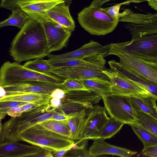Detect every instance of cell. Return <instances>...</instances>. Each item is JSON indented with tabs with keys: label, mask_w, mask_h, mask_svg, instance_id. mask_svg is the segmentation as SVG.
Segmentation results:
<instances>
[{
	"label": "cell",
	"mask_w": 157,
	"mask_h": 157,
	"mask_svg": "<svg viewBox=\"0 0 157 157\" xmlns=\"http://www.w3.org/2000/svg\"><path fill=\"white\" fill-rule=\"evenodd\" d=\"M9 52L19 63L47 56L46 38L40 23L30 17L13 40Z\"/></svg>",
	"instance_id": "1"
},
{
	"label": "cell",
	"mask_w": 157,
	"mask_h": 157,
	"mask_svg": "<svg viewBox=\"0 0 157 157\" xmlns=\"http://www.w3.org/2000/svg\"><path fill=\"white\" fill-rule=\"evenodd\" d=\"M56 109L49 103L23 112L20 116L11 117L3 124L0 123V144L19 141L20 135L37 124L49 120Z\"/></svg>",
	"instance_id": "2"
},
{
	"label": "cell",
	"mask_w": 157,
	"mask_h": 157,
	"mask_svg": "<svg viewBox=\"0 0 157 157\" xmlns=\"http://www.w3.org/2000/svg\"><path fill=\"white\" fill-rule=\"evenodd\" d=\"M65 79L52 74L33 71L16 62L6 61L0 69V86L2 88L24 81L62 83Z\"/></svg>",
	"instance_id": "3"
},
{
	"label": "cell",
	"mask_w": 157,
	"mask_h": 157,
	"mask_svg": "<svg viewBox=\"0 0 157 157\" xmlns=\"http://www.w3.org/2000/svg\"><path fill=\"white\" fill-rule=\"evenodd\" d=\"M19 141H25L54 152L75 143L74 141L46 129L39 124L22 133L19 136Z\"/></svg>",
	"instance_id": "4"
},
{
	"label": "cell",
	"mask_w": 157,
	"mask_h": 157,
	"mask_svg": "<svg viewBox=\"0 0 157 157\" xmlns=\"http://www.w3.org/2000/svg\"><path fill=\"white\" fill-rule=\"evenodd\" d=\"M80 25L92 35H105L111 33L117 27L118 20L112 18L101 8L90 5L84 8L78 14Z\"/></svg>",
	"instance_id": "5"
},
{
	"label": "cell",
	"mask_w": 157,
	"mask_h": 157,
	"mask_svg": "<svg viewBox=\"0 0 157 157\" xmlns=\"http://www.w3.org/2000/svg\"><path fill=\"white\" fill-rule=\"evenodd\" d=\"M118 56L124 68L132 74L143 78L157 86V63L146 61L112 46L108 55Z\"/></svg>",
	"instance_id": "6"
},
{
	"label": "cell",
	"mask_w": 157,
	"mask_h": 157,
	"mask_svg": "<svg viewBox=\"0 0 157 157\" xmlns=\"http://www.w3.org/2000/svg\"><path fill=\"white\" fill-rule=\"evenodd\" d=\"M119 22H127L124 27L132 38L157 33V12L146 14L134 13L130 9H124L120 13Z\"/></svg>",
	"instance_id": "7"
},
{
	"label": "cell",
	"mask_w": 157,
	"mask_h": 157,
	"mask_svg": "<svg viewBox=\"0 0 157 157\" xmlns=\"http://www.w3.org/2000/svg\"><path fill=\"white\" fill-rule=\"evenodd\" d=\"M111 44L140 59L157 63V33L132 38L129 41Z\"/></svg>",
	"instance_id": "8"
},
{
	"label": "cell",
	"mask_w": 157,
	"mask_h": 157,
	"mask_svg": "<svg viewBox=\"0 0 157 157\" xmlns=\"http://www.w3.org/2000/svg\"><path fill=\"white\" fill-rule=\"evenodd\" d=\"M101 99V96L90 91L67 90L61 105L56 109L70 116L92 108Z\"/></svg>",
	"instance_id": "9"
},
{
	"label": "cell",
	"mask_w": 157,
	"mask_h": 157,
	"mask_svg": "<svg viewBox=\"0 0 157 157\" xmlns=\"http://www.w3.org/2000/svg\"><path fill=\"white\" fill-rule=\"evenodd\" d=\"M102 99L110 118L124 124H135V112L128 96L110 94L102 97Z\"/></svg>",
	"instance_id": "10"
},
{
	"label": "cell",
	"mask_w": 157,
	"mask_h": 157,
	"mask_svg": "<svg viewBox=\"0 0 157 157\" xmlns=\"http://www.w3.org/2000/svg\"><path fill=\"white\" fill-rule=\"evenodd\" d=\"M110 118L105 107L95 104L86 110L85 120L77 140L81 142L98 139L100 132Z\"/></svg>",
	"instance_id": "11"
},
{
	"label": "cell",
	"mask_w": 157,
	"mask_h": 157,
	"mask_svg": "<svg viewBox=\"0 0 157 157\" xmlns=\"http://www.w3.org/2000/svg\"><path fill=\"white\" fill-rule=\"evenodd\" d=\"M35 20L40 23L44 29L49 55L67 46L71 32L58 23L41 19Z\"/></svg>",
	"instance_id": "12"
},
{
	"label": "cell",
	"mask_w": 157,
	"mask_h": 157,
	"mask_svg": "<svg viewBox=\"0 0 157 157\" xmlns=\"http://www.w3.org/2000/svg\"><path fill=\"white\" fill-rule=\"evenodd\" d=\"M102 72L108 77L112 85L111 94L126 96L153 95L134 81L111 69Z\"/></svg>",
	"instance_id": "13"
},
{
	"label": "cell",
	"mask_w": 157,
	"mask_h": 157,
	"mask_svg": "<svg viewBox=\"0 0 157 157\" xmlns=\"http://www.w3.org/2000/svg\"><path fill=\"white\" fill-rule=\"evenodd\" d=\"M69 5L63 1L47 11L38 13H26L30 17L58 23L72 32L75 30V25L70 13Z\"/></svg>",
	"instance_id": "14"
},
{
	"label": "cell",
	"mask_w": 157,
	"mask_h": 157,
	"mask_svg": "<svg viewBox=\"0 0 157 157\" xmlns=\"http://www.w3.org/2000/svg\"><path fill=\"white\" fill-rule=\"evenodd\" d=\"M110 44L103 46L98 42L91 40L79 48L74 51L59 55L49 54L47 57L49 62L74 59H84L94 55L102 53L108 55Z\"/></svg>",
	"instance_id": "15"
},
{
	"label": "cell",
	"mask_w": 157,
	"mask_h": 157,
	"mask_svg": "<svg viewBox=\"0 0 157 157\" xmlns=\"http://www.w3.org/2000/svg\"><path fill=\"white\" fill-rule=\"evenodd\" d=\"M62 83L27 81L6 86L3 88L5 90L6 94L28 93L51 94L53 91L57 88L67 91Z\"/></svg>",
	"instance_id": "16"
},
{
	"label": "cell",
	"mask_w": 157,
	"mask_h": 157,
	"mask_svg": "<svg viewBox=\"0 0 157 157\" xmlns=\"http://www.w3.org/2000/svg\"><path fill=\"white\" fill-rule=\"evenodd\" d=\"M51 73L64 78L79 80L98 78L109 81L102 71L93 69L82 67L53 68Z\"/></svg>",
	"instance_id": "17"
},
{
	"label": "cell",
	"mask_w": 157,
	"mask_h": 157,
	"mask_svg": "<svg viewBox=\"0 0 157 157\" xmlns=\"http://www.w3.org/2000/svg\"><path fill=\"white\" fill-rule=\"evenodd\" d=\"M104 139L98 138L94 140L88 151L90 156L108 155L122 157H130L137 153V152L109 144Z\"/></svg>",
	"instance_id": "18"
},
{
	"label": "cell",
	"mask_w": 157,
	"mask_h": 157,
	"mask_svg": "<svg viewBox=\"0 0 157 157\" xmlns=\"http://www.w3.org/2000/svg\"><path fill=\"white\" fill-rule=\"evenodd\" d=\"M42 148L35 145H28L17 141L6 142L0 144L1 157H30Z\"/></svg>",
	"instance_id": "19"
},
{
	"label": "cell",
	"mask_w": 157,
	"mask_h": 157,
	"mask_svg": "<svg viewBox=\"0 0 157 157\" xmlns=\"http://www.w3.org/2000/svg\"><path fill=\"white\" fill-rule=\"evenodd\" d=\"M128 96L134 111L143 112L157 120V97L153 95Z\"/></svg>",
	"instance_id": "20"
},
{
	"label": "cell",
	"mask_w": 157,
	"mask_h": 157,
	"mask_svg": "<svg viewBox=\"0 0 157 157\" xmlns=\"http://www.w3.org/2000/svg\"><path fill=\"white\" fill-rule=\"evenodd\" d=\"M51 94L35 93H18L6 94L0 98V102L14 101L26 103H37L45 105L49 103Z\"/></svg>",
	"instance_id": "21"
},
{
	"label": "cell",
	"mask_w": 157,
	"mask_h": 157,
	"mask_svg": "<svg viewBox=\"0 0 157 157\" xmlns=\"http://www.w3.org/2000/svg\"><path fill=\"white\" fill-rule=\"evenodd\" d=\"M110 69L135 81L143 87L148 92L157 97V86L153 83L136 76L125 69L120 62L115 60L108 62Z\"/></svg>",
	"instance_id": "22"
},
{
	"label": "cell",
	"mask_w": 157,
	"mask_h": 157,
	"mask_svg": "<svg viewBox=\"0 0 157 157\" xmlns=\"http://www.w3.org/2000/svg\"><path fill=\"white\" fill-rule=\"evenodd\" d=\"M80 80L89 90L102 97L111 94L112 85L109 81L98 78Z\"/></svg>",
	"instance_id": "23"
},
{
	"label": "cell",
	"mask_w": 157,
	"mask_h": 157,
	"mask_svg": "<svg viewBox=\"0 0 157 157\" xmlns=\"http://www.w3.org/2000/svg\"><path fill=\"white\" fill-rule=\"evenodd\" d=\"M8 18L1 22L0 27L13 26L21 29L30 18L29 15L20 7L13 9Z\"/></svg>",
	"instance_id": "24"
},
{
	"label": "cell",
	"mask_w": 157,
	"mask_h": 157,
	"mask_svg": "<svg viewBox=\"0 0 157 157\" xmlns=\"http://www.w3.org/2000/svg\"><path fill=\"white\" fill-rule=\"evenodd\" d=\"M39 124L63 137L73 140L67 120L63 121L48 120Z\"/></svg>",
	"instance_id": "25"
},
{
	"label": "cell",
	"mask_w": 157,
	"mask_h": 157,
	"mask_svg": "<svg viewBox=\"0 0 157 157\" xmlns=\"http://www.w3.org/2000/svg\"><path fill=\"white\" fill-rule=\"evenodd\" d=\"M53 68L82 67L90 69L103 71L105 66L92 63L85 59H74L50 62Z\"/></svg>",
	"instance_id": "26"
},
{
	"label": "cell",
	"mask_w": 157,
	"mask_h": 157,
	"mask_svg": "<svg viewBox=\"0 0 157 157\" xmlns=\"http://www.w3.org/2000/svg\"><path fill=\"white\" fill-rule=\"evenodd\" d=\"M63 1H64V0L40 1L23 4L18 7H20L26 12L38 13L48 10L57 4Z\"/></svg>",
	"instance_id": "27"
},
{
	"label": "cell",
	"mask_w": 157,
	"mask_h": 157,
	"mask_svg": "<svg viewBox=\"0 0 157 157\" xmlns=\"http://www.w3.org/2000/svg\"><path fill=\"white\" fill-rule=\"evenodd\" d=\"M86 110H83L70 115L67 120L73 140H77L83 125L86 117Z\"/></svg>",
	"instance_id": "28"
},
{
	"label": "cell",
	"mask_w": 157,
	"mask_h": 157,
	"mask_svg": "<svg viewBox=\"0 0 157 157\" xmlns=\"http://www.w3.org/2000/svg\"><path fill=\"white\" fill-rule=\"evenodd\" d=\"M135 111V124L143 128L157 136V120L143 112Z\"/></svg>",
	"instance_id": "29"
},
{
	"label": "cell",
	"mask_w": 157,
	"mask_h": 157,
	"mask_svg": "<svg viewBox=\"0 0 157 157\" xmlns=\"http://www.w3.org/2000/svg\"><path fill=\"white\" fill-rule=\"evenodd\" d=\"M143 144L144 148L157 145V136L143 128L135 124L130 125Z\"/></svg>",
	"instance_id": "30"
},
{
	"label": "cell",
	"mask_w": 157,
	"mask_h": 157,
	"mask_svg": "<svg viewBox=\"0 0 157 157\" xmlns=\"http://www.w3.org/2000/svg\"><path fill=\"white\" fill-rule=\"evenodd\" d=\"M124 124V123L110 117L100 132L98 139L105 140L111 138L121 129Z\"/></svg>",
	"instance_id": "31"
},
{
	"label": "cell",
	"mask_w": 157,
	"mask_h": 157,
	"mask_svg": "<svg viewBox=\"0 0 157 157\" xmlns=\"http://www.w3.org/2000/svg\"><path fill=\"white\" fill-rule=\"evenodd\" d=\"M23 65L33 71L42 73H51V71L53 68L47 60L43 58L29 60L26 62Z\"/></svg>",
	"instance_id": "32"
},
{
	"label": "cell",
	"mask_w": 157,
	"mask_h": 157,
	"mask_svg": "<svg viewBox=\"0 0 157 157\" xmlns=\"http://www.w3.org/2000/svg\"><path fill=\"white\" fill-rule=\"evenodd\" d=\"M42 0H1L0 6L11 11L22 4ZM64 0L66 3L70 5L73 0Z\"/></svg>",
	"instance_id": "33"
},
{
	"label": "cell",
	"mask_w": 157,
	"mask_h": 157,
	"mask_svg": "<svg viewBox=\"0 0 157 157\" xmlns=\"http://www.w3.org/2000/svg\"><path fill=\"white\" fill-rule=\"evenodd\" d=\"M66 90H82L89 91L79 80L65 79L62 83Z\"/></svg>",
	"instance_id": "34"
},
{
	"label": "cell",
	"mask_w": 157,
	"mask_h": 157,
	"mask_svg": "<svg viewBox=\"0 0 157 157\" xmlns=\"http://www.w3.org/2000/svg\"><path fill=\"white\" fill-rule=\"evenodd\" d=\"M131 2H136V1L129 0L116 5L106 8H101V9L105 12L113 19L118 20L120 14L119 12L121 6L124 4Z\"/></svg>",
	"instance_id": "35"
},
{
	"label": "cell",
	"mask_w": 157,
	"mask_h": 157,
	"mask_svg": "<svg viewBox=\"0 0 157 157\" xmlns=\"http://www.w3.org/2000/svg\"><path fill=\"white\" fill-rule=\"evenodd\" d=\"M23 106L8 109H0V113L8 115L11 117H18L21 115L24 112Z\"/></svg>",
	"instance_id": "36"
},
{
	"label": "cell",
	"mask_w": 157,
	"mask_h": 157,
	"mask_svg": "<svg viewBox=\"0 0 157 157\" xmlns=\"http://www.w3.org/2000/svg\"><path fill=\"white\" fill-rule=\"evenodd\" d=\"M138 157H157V145L144 148Z\"/></svg>",
	"instance_id": "37"
},
{
	"label": "cell",
	"mask_w": 157,
	"mask_h": 157,
	"mask_svg": "<svg viewBox=\"0 0 157 157\" xmlns=\"http://www.w3.org/2000/svg\"><path fill=\"white\" fill-rule=\"evenodd\" d=\"M27 103L26 102L9 101L0 102V109H8L17 106L23 105Z\"/></svg>",
	"instance_id": "38"
},
{
	"label": "cell",
	"mask_w": 157,
	"mask_h": 157,
	"mask_svg": "<svg viewBox=\"0 0 157 157\" xmlns=\"http://www.w3.org/2000/svg\"><path fill=\"white\" fill-rule=\"evenodd\" d=\"M70 117L69 115L56 109L53 115L49 120L63 121L67 120Z\"/></svg>",
	"instance_id": "39"
},
{
	"label": "cell",
	"mask_w": 157,
	"mask_h": 157,
	"mask_svg": "<svg viewBox=\"0 0 157 157\" xmlns=\"http://www.w3.org/2000/svg\"><path fill=\"white\" fill-rule=\"evenodd\" d=\"M76 146V144L73 143L71 145L56 152H53V157H63L69 151Z\"/></svg>",
	"instance_id": "40"
},
{
	"label": "cell",
	"mask_w": 157,
	"mask_h": 157,
	"mask_svg": "<svg viewBox=\"0 0 157 157\" xmlns=\"http://www.w3.org/2000/svg\"><path fill=\"white\" fill-rule=\"evenodd\" d=\"M53 152L43 148L30 157H53Z\"/></svg>",
	"instance_id": "41"
},
{
	"label": "cell",
	"mask_w": 157,
	"mask_h": 157,
	"mask_svg": "<svg viewBox=\"0 0 157 157\" xmlns=\"http://www.w3.org/2000/svg\"><path fill=\"white\" fill-rule=\"evenodd\" d=\"M66 91L60 88H57L53 91L51 95L52 97H55L61 100L64 98Z\"/></svg>",
	"instance_id": "42"
},
{
	"label": "cell",
	"mask_w": 157,
	"mask_h": 157,
	"mask_svg": "<svg viewBox=\"0 0 157 157\" xmlns=\"http://www.w3.org/2000/svg\"><path fill=\"white\" fill-rule=\"evenodd\" d=\"M43 105H44L39 103H28L23 105L22 107L24 112L35 109Z\"/></svg>",
	"instance_id": "43"
},
{
	"label": "cell",
	"mask_w": 157,
	"mask_h": 157,
	"mask_svg": "<svg viewBox=\"0 0 157 157\" xmlns=\"http://www.w3.org/2000/svg\"><path fill=\"white\" fill-rule=\"evenodd\" d=\"M49 104L52 107L57 109L61 105V100L55 97H52L50 100Z\"/></svg>",
	"instance_id": "44"
},
{
	"label": "cell",
	"mask_w": 157,
	"mask_h": 157,
	"mask_svg": "<svg viewBox=\"0 0 157 157\" xmlns=\"http://www.w3.org/2000/svg\"><path fill=\"white\" fill-rule=\"evenodd\" d=\"M111 0H93L90 5L97 8H101L102 6L105 3Z\"/></svg>",
	"instance_id": "45"
},
{
	"label": "cell",
	"mask_w": 157,
	"mask_h": 157,
	"mask_svg": "<svg viewBox=\"0 0 157 157\" xmlns=\"http://www.w3.org/2000/svg\"><path fill=\"white\" fill-rule=\"evenodd\" d=\"M148 5L153 9L157 11V0H146Z\"/></svg>",
	"instance_id": "46"
},
{
	"label": "cell",
	"mask_w": 157,
	"mask_h": 157,
	"mask_svg": "<svg viewBox=\"0 0 157 157\" xmlns=\"http://www.w3.org/2000/svg\"><path fill=\"white\" fill-rule=\"evenodd\" d=\"M1 87V94H0V98H2L6 95V92L4 88L2 87Z\"/></svg>",
	"instance_id": "47"
},
{
	"label": "cell",
	"mask_w": 157,
	"mask_h": 157,
	"mask_svg": "<svg viewBox=\"0 0 157 157\" xmlns=\"http://www.w3.org/2000/svg\"></svg>",
	"instance_id": "48"
}]
</instances>
